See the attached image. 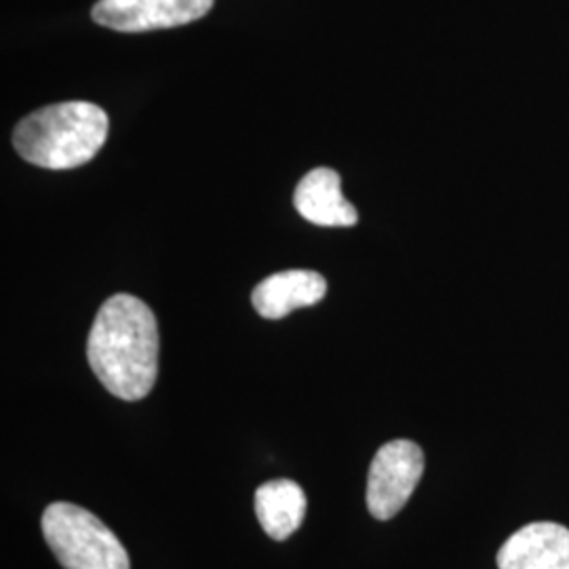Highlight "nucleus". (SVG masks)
<instances>
[{
  "mask_svg": "<svg viewBox=\"0 0 569 569\" xmlns=\"http://www.w3.org/2000/svg\"><path fill=\"white\" fill-rule=\"evenodd\" d=\"M87 359L110 395L122 401L148 397L159 376L154 312L129 293L108 298L89 331Z\"/></svg>",
  "mask_w": 569,
  "mask_h": 569,
  "instance_id": "obj_1",
  "label": "nucleus"
},
{
  "mask_svg": "<svg viewBox=\"0 0 569 569\" xmlns=\"http://www.w3.org/2000/svg\"><path fill=\"white\" fill-rule=\"evenodd\" d=\"M108 129V114L96 103H53L20 121L13 146L23 161L63 171L89 163L106 142Z\"/></svg>",
  "mask_w": 569,
  "mask_h": 569,
  "instance_id": "obj_2",
  "label": "nucleus"
},
{
  "mask_svg": "<svg viewBox=\"0 0 569 569\" xmlns=\"http://www.w3.org/2000/svg\"><path fill=\"white\" fill-rule=\"evenodd\" d=\"M42 536L63 569H131L127 549L102 521L70 502L49 505Z\"/></svg>",
  "mask_w": 569,
  "mask_h": 569,
  "instance_id": "obj_3",
  "label": "nucleus"
},
{
  "mask_svg": "<svg viewBox=\"0 0 569 569\" xmlns=\"http://www.w3.org/2000/svg\"><path fill=\"white\" fill-rule=\"evenodd\" d=\"M425 472V451L395 439L376 451L367 475V509L373 519L388 521L406 507Z\"/></svg>",
  "mask_w": 569,
  "mask_h": 569,
  "instance_id": "obj_4",
  "label": "nucleus"
},
{
  "mask_svg": "<svg viewBox=\"0 0 569 569\" xmlns=\"http://www.w3.org/2000/svg\"><path fill=\"white\" fill-rule=\"evenodd\" d=\"M216 0H98L91 18L117 32H150L204 18Z\"/></svg>",
  "mask_w": 569,
  "mask_h": 569,
  "instance_id": "obj_5",
  "label": "nucleus"
},
{
  "mask_svg": "<svg viewBox=\"0 0 569 569\" xmlns=\"http://www.w3.org/2000/svg\"><path fill=\"white\" fill-rule=\"evenodd\" d=\"M500 569H569V529L536 521L517 529L498 550Z\"/></svg>",
  "mask_w": 569,
  "mask_h": 569,
  "instance_id": "obj_6",
  "label": "nucleus"
},
{
  "mask_svg": "<svg viewBox=\"0 0 569 569\" xmlns=\"http://www.w3.org/2000/svg\"><path fill=\"white\" fill-rule=\"evenodd\" d=\"M327 293V281L315 270H284L270 274L253 289L251 305L260 317L277 321L289 312L319 305Z\"/></svg>",
  "mask_w": 569,
  "mask_h": 569,
  "instance_id": "obj_7",
  "label": "nucleus"
},
{
  "mask_svg": "<svg viewBox=\"0 0 569 569\" xmlns=\"http://www.w3.org/2000/svg\"><path fill=\"white\" fill-rule=\"evenodd\" d=\"M293 204L298 213L317 226H355L359 213L355 204L342 194V180L338 171L329 167H317L306 173L293 192Z\"/></svg>",
  "mask_w": 569,
  "mask_h": 569,
  "instance_id": "obj_8",
  "label": "nucleus"
},
{
  "mask_svg": "<svg viewBox=\"0 0 569 569\" xmlns=\"http://www.w3.org/2000/svg\"><path fill=\"white\" fill-rule=\"evenodd\" d=\"M256 515L272 540H287L305 521V489L289 479L268 481L256 491Z\"/></svg>",
  "mask_w": 569,
  "mask_h": 569,
  "instance_id": "obj_9",
  "label": "nucleus"
}]
</instances>
